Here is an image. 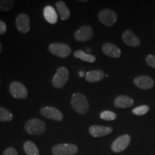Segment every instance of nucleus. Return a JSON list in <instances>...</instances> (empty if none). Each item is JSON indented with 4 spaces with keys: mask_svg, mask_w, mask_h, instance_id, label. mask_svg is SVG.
<instances>
[{
    "mask_svg": "<svg viewBox=\"0 0 155 155\" xmlns=\"http://www.w3.org/2000/svg\"><path fill=\"white\" fill-rule=\"evenodd\" d=\"M71 104L73 110L78 114H86L89 110V103L84 95L75 93L72 95Z\"/></svg>",
    "mask_w": 155,
    "mask_h": 155,
    "instance_id": "obj_1",
    "label": "nucleus"
},
{
    "mask_svg": "<svg viewBox=\"0 0 155 155\" xmlns=\"http://www.w3.org/2000/svg\"><path fill=\"white\" fill-rule=\"evenodd\" d=\"M25 129L28 134L32 135H41L46 130L45 124L39 119H32L27 121Z\"/></svg>",
    "mask_w": 155,
    "mask_h": 155,
    "instance_id": "obj_2",
    "label": "nucleus"
},
{
    "mask_svg": "<svg viewBox=\"0 0 155 155\" xmlns=\"http://www.w3.org/2000/svg\"><path fill=\"white\" fill-rule=\"evenodd\" d=\"M69 78V71L65 67H61L58 68L57 72L52 80L53 86L55 88L60 89L63 88L68 82Z\"/></svg>",
    "mask_w": 155,
    "mask_h": 155,
    "instance_id": "obj_3",
    "label": "nucleus"
},
{
    "mask_svg": "<svg viewBox=\"0 0 155 155\" xmlns=\"http://www.w3.org/2000/svg\"><path fill=\"white\" fill-rule=\"evenodd\" d=\"M49 51L53 55L59 58H66L71 53V48L68 45L61 42H53L49 45Z\"/></svg>",
    "mask_w": 155,
    "mask_h": 155,
    "instance_id": "obj_4",
    "label": "nucleus"
},
{
    "mask_svg": "<svg viewBox=\"0 0 155 155\" xmlns=\"http://www.w3.org/2000/svg\"><path fill=\"white\" fill-rule=\"evenodd\" d=\"M9 92L12 96L17 99H25L28 97V89L22 83L18 81H13L9 87Z\"/></svg>",
    "mask_w": 155,
    "mask_h": 155,
    "instance_id": "obj_5",
    "label": "nucleus"
},
{
    "mask_svg": "<svg viewBox=\"0 0 155 155\" xmlns=\"http://www.w3.org/2000/svg\"><path fill=\"white\" fill-rule=\"evenodd\" d=\"M98 19L106 27H111L117 20V15L111 9H102L98 14Z\"/></svg>",
    "mask_w": 155,
    "mask_h": 155,
    "instance_id": "obj_6",
    "label": "nucleus"
},
{
    "mask_svg": "<svg viewBox=\"0 0 155 155\" xmlns=\"http://www.w3.org/2000/svg\"><path fill=\"white\" fill-rule=\"evenodd\" d=\"M78 147L71 144H59L53 147V155H74L78 152Z\"/></svg>",
    "mask_w": 155,
    "mask_h": 155,
    "instance_id": "obj_7",
    "label": "nucleus"
},
{
    "mask_svg": "<svg viewBox=\"0 0 155 155\" xmlns=\"http://www.w3.org/2000/svg\"><path fill=\"white\" fill-rule=\"evenodd\" d=\"M94 35V30L90 25H83L74 33V38L77 41L87 42Z\"/></svg>",
    "mask_w": 155,
    "mask_h": 155,
    "instance_id": "obj_8",
    "label": "nucleus"
},
{
    "mask_svg": "<svg viewBox=\"0 0 155 155\" xmlns=\"http://www.w3.org/2000/svg\"><path fill=\"white\" fill-rule=\"evenodd\" d=\"M130 136L128 134L122 135L113 141L111 147V150L116 153L121 152L127 148L130 144Z\"/></svg>",
    "mask_w": 155,
    "mask_h": 155,
    "instance_id": "obj_9",
    "label": "nucleus"
},
{
    "mask_svg": "<svg viewBox=\"0 0 155 155\" xmlns=\"http://www.w3.org/2000/svg\"><path fill=\"white\" fill-rule=\"evenodd\" d=\"M16 28L21 33H28L30 30V19L27 14L22 13L17 15L15 20Z\"/></svg>",
    "mask_w": 155,
    "mask_h": 155,
    "instance_id": "obj_10",
    "label": "nucleus"
},
{
    "mask_svg": "<svg viewBox=\"0 0 155 155\" xmlns=\"http://www.w3.org/2000/svg\"><path fill=\"white\" fill-rule=\"evenodd\" d=\"M40 114L47 119L55 120V121H61L63 119V114L58 108L51 107V106H45L40 109Z\"/></svg>",
    "mask_w": 155,
    "mask_h": 155,
    "instance_id": "obj_11",
    "label": "nucleus"
},
{
    "mask_svg": "<svg viewBox=\"0 0 155 155\" xmlns=\"http://www.w3.org/2000/svg\"><path fill=\"white\" fill-rule=\"evenodd\" d=\"M122 40L126 45L131 47H138L141 44L139 38L130 30H126L124 32L122 35Z\"/></svg>",
    "mask_w": 155,
    "mask_h": 155,
    "instance_id": "obj_12",
    "label": "nucleus"
},
{
    "mask_svg": "<svg viewBox=\"0 0 155 155\" xmlns=\"http://www.w3.org/2000/svg\"><path fill=\"white\" fill-rule=\"evenodd\" d=\"M134 83L136 86L144 90L152 88L154 84L152 78L147 76V75H141V76L135 78L134 80Z\"/></svg>",
    "mask_w": 155,
    "mask_h": 155,
    "instance_id": "obj_13",
    "label": "nucleus"
},
{
    "mask_svg": "<svg viewBox=\"0 0 155 155\" xmlns=\"http://www.w3.org/2000/svg\"><path fill=\"white\" fill-rule=\"evenodd\" d=\"M113 129L109 127H102V126H91L89 128V133L94 137H101L111 134Z\"/></svg>",
    "mask_w": 155,
    "mask_h": 155,
    "instance_id": "obj_14",
    "label": "nucleus"
},
{
    "mask_svg": "<svg viewBox=\"0 0 155 155\" xmlns=\"http://www.w3.org/2000/svg\"><path fill=\"white\" fill-rule=\"evenodd\" d=\"M102 51L106 55L114 58H119L121 54V50L115 45L110 43V42L103 45Z\"/></svg>",
    "mask_w": 155,
    "mask_h": 155,
    "instance_id": "obj_15",
    "label": "nucleus"
},
{
    "mask_svg": "<svg viewBox=\"0 0 155 155\" xmlns=\"http://www.w3.org/2000/svg\"><path fill=\"white\" fill-rule=\"evenodd\" d=\"M43 15L45 20L50 24L54 25L58 22V15L52 6L48 5L43 9Z\"/></svg>",
    "mask_w": 155,
    "mask_h": 155,
    "instance_id": "obj_16",
    "label": "nucleus"
},
{
    "mask_svg": "<svg viewBox=\"0 0 155 155\" xmlns=\"http://www.w3.org/2000/svg\"><path fill=\"white\" fill-rule=\"evenodd\" d=\"M114 104L117 108H129L134 105V100L127 96H119L114 99Z\"/></svg>",
    "mask_w": 155,
    "mask_h": 155,
    "instance_id": "obj_17",
    "label": "nucleus"
},
{
    "mask_svg": "<svg viewBox=\"0 0 155 155\" xmlns=\"http://www.w3.org/2000/svg\"><path fill=\"white\" fill-rule=\"evenodd\" d=\"M105 75V73L101 70H94L86 73L85 75V78L90 83H96L101 81Z\"/></svg>",
    "mask_w": 155,
    "mask_h": 155,
    "instance_id": "obj_18",
    "label": "nucleus"
},
{
    "mask_svg": "<svg viewBox=\"0 0 155 155\" xmlns=\"http://www.w3.org/2000/svg\"><path fill=\"white\" fill-rule=\"evenodd\" d=\"M55 7L62 20H67L71 16V11L63 1H58L55 3Z\"/></svg>",
    "mask_w": 155,
    "mask_h": 155,
    "instance_id": "obj_19",
    "label": "nucleus"
},
{
    "mask_svg": "<svg viewBox=\"0 0 155 155\" xmlns=\"http://www.w3.org/2000/svg\"><path fill=\"white\" fill-rule=\"evenodd\" d=\"M73 55L78 59H80L85 62H88V63H94L96 60L94 55L85 53L83 50H76L73 53Z\"/></svg>",
    "mask_w": 155,
    "mask_h": 155,
    "instance_id": "obj_20",
    "label": "nucleus"
},
{
    "mask_svg": "<svg viewBox=\"0 0 155 155\" xmlns=\"http://www.w3.org/2000/svg\"><path fill=\"white\" fill-rule=\"evenodd\" d=\"M24 150L27 155H40L38 148L31 141H25L24 144Z\"/></svg>",
    "mask_w": 155,
    "mask_h": 155,
    "instance_id": "obj_21",
    "label": "nucleus"
},
{
    "mask_svg": "<svg viewBox=\"0 0 155 155\" xmlns=\"http://www.w3.org/2000/svg\"><path fill=\"white\" fill-rule=\"evenodd\" d=\"M15 2L13 0H0V12H7L15 7Z\"/></svg>",
    "mask_w": 155,
    "mask_h": 155,
    "instance_id": "obj_22",
    "label": "nucleus"
},
{
    "mask_svg": "<svg viewBox=\"0 0 155 155\" xmlns=\"http://www.w3.org/2000/svg\"><path fill=\"white\" fill-rule=\"evenodd\" d=\"M13 119V115L5 108L0 106V121L7 122Z\"/></svg>",
    "mask_w": 155,
    "mask_h": 155,
    "instance_id": "obj_23",
    "label": "nucleus"
},
{
    "mask_svg": "<svg viewBox=\"0 0 155 155\" xmlns=\"http://www.w3.org/2000/svg\"><path fill=\"white\" fill-rule=\"evenodd\" d=\"M100 117L106 121H114L116 119V114L111 111H104L101 113Z\"/></svg>",
    "mask_w": 155,
    "mask_h": 155,
    "instance_id": "obj_24",
    "label": "nucleus"
},
{
    "mask_svg": "<svg viewBox=\"0 0 155 155\" xmlns=\"http://www.w3.org/2000/svg\"><path fill=\"white\" fill-rule=\"evenodd\" d=\"M149 111H150V107L147 105H143L134 108L132 110V113L137 116H143L146 114Z\"/></svg>",
    "mask_w": 155,
    "mask_h": 155,
    "instance_id": "obj_25",
    "label": "nucleus"
},
{
    "mask_svg": "<svg viewBox=\"0 0 155 155\" xmlns=\"http://www.w3.org/2000/svg\"><path fill=\"white\" fill-rule=\"evenodd\" d=\"M146 62L149 66L155 68V55H149L146 58Z\"/></svg>",
    "mask_w": 155,
    "mask_h": 155,
    "instance_id": "obj_26",
    "label": "nucleus"
},
{
    "mask_svg": "<svg viewBox=\"0 0 155 155\" xmlns=\"http://www.w3.org/2000/svg\"><path fill=\"white\" fill-rule=\"evenodd\" d=\"M3 155H18V153L14 147H8L4 151Z\"/></svg>",
    "mask_w": 155,
    "mask_h": 155,
    "instance_id": "obj_27",
    "label": "nucleus"
},
{
    "mask_svg": "<svg viewBox=\"0 0 155 155\" xmlns=\"http://www.w3.org/2000/svg\"><path fill=\"white\" fill-rule=\"evenodd\" d=\"M7 30V25L5 22L0 19V35H4L6 33Z\"/></svg>",
    "mask_w": 155,
    "mask_h": 155,
    "instance_id": "obj_28",
    "label": "nucleus"
},
{
    "mask_svg": "<svg viewBox=\"0 0 155 155\" xmlns=\"http://www.w3.org/2000/svg\"><path fill=\"white\" fill-rule=\"evenodd\" d=\"M2 50H3V46H2V44L1 43V42H0V54L2 53Z\"/></svg>",
    "mask_w": 155,
    "mask_h": 155,
    "instance_id": "obj_29",
    "label": "nucleus"
},
{
    "mask_svg": "<svg viewBox=\"0 0 155 155\" xmlns=\"http://www.w3.org/2000/svg\"><path fill=\"white\" fill-rule=\"evenodd\" d=\"M79 75H80V77H83V76H84V73H83V72H80V73H79Z\"/></svg>",
    "mask_w": 155,
    "mask_h": 155,
    "instance_id": "obj_30",
    "label": "nucleus"
}]
</instances>
